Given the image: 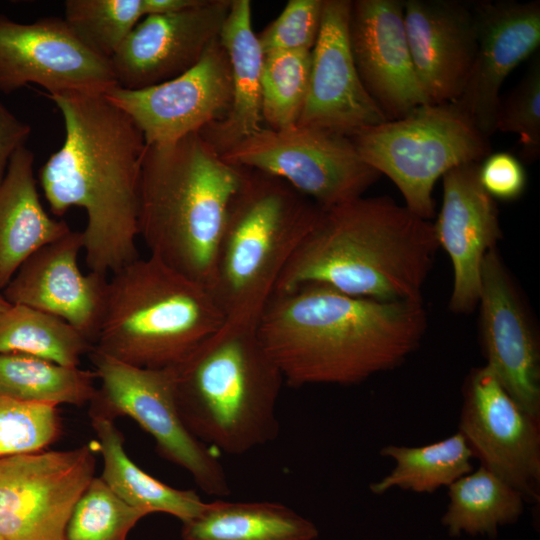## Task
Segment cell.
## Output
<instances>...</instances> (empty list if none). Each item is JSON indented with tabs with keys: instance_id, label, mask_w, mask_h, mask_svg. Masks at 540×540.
Masks as SVG:
<instances>
[{
	"instance_id": "1",
	"label": "cell",
	"mask_w": 540,
	"mask_h": 540,
	"mask_svg": "<svg viewBox=\"0 0 540 540\" xmlns=\"http://www.w3.org/2000/svg\"><path fill=\"white\" fill-rule=\"evenodd\" d=\"M426 328L423 299L378 301L321 284L274 292L256 324L293 387L353 385L393 370L418 348Z\"/></svg>"
},
{
	"instance_id": "2",
	"label": "cell",
	"mask_w": 540,
	"mask_h": 540,
	"mask_svg": "<svg viewBox=\"0 0 540 540\" xmlns=\"http://www.w3.org/2000/svg\"><path fill=\"white\" fill-rule=\"evenodd\" d=\"M62 114L65 138L39 170L50 211L83 208L85 260L113 274L139 258V180L146 142L133 120L101 93L46 94Z\"/></svg>"
},
{
	"instance_id": "3",
	"label": "cell",
	"mask_w": 540,
	"mask_h": 540,
	"mask_svg": "<svg viewBox=\"0 0 540 540\" xmlns=\"http://www.w3.org/2000/svg\"><path fill=\"white\" fill-rule=\"evenodd\" d=\"M439 248L434 225L388 196L321 210L274 292L321 284L378 301L422 299Z\"/></svg>"
},
{
	"instance_id": "4",
	"label": "cell",
	"mask_w": 540,
	"mask_h": 540,
	"mask_svg": "<svg viewBox=\"0 0 540 540\" xmlns=\"http://www.w3.org/2000/svg\"><path fill=\"white\" fill-rule=\"evenodd\" d=\"M244 175L199 132L147 145L138 231L150 255L210 289L227 213Z\"/></svg>"
},
{
	"instance_id": "5",
	"label": "cell",
	"mask_w": 540,
	"mask_h": 540,
	"mask_svg": "<svg viewBox=\"0 0 540 540\" xmlns=\"http://www.w3.org/2000/svg\"><path fill=\"white\" fill-rule=\"evenodd\" d=\"M171 368L181 418L205 445L240 456L279 434L284 379L256 325L224 324Z\"/></svg>"
},
{
	"instance_id": "6",
	"label": "cell",
	"mask_w": 540,
	"mask_h": 540,
	"mask_svg": "<svg viewBox=\"0 0 540 540\" xmlns=\"http://www.w3.org/2000/svg\"><path fill=\"white\" fill-rule=\"evenodd\" d=\"M226 317L212 291L149 255L108 279L93 349L151 369L181 363Z\"/></svg>"
},
{
	"instance_id": "7",
	"label": "cell",
	"mask_w": 540,
	"mask_h": 540,
	"mask_svg": "<svg viewBox=\"0 0 540 540\" xmlns=\"http://www.w3.org/2000/svg\"><path fill=\"white\" fill-rule=\"evenodd\" d=\"M245 169L217 247L211 291L229 325H256L322 208L284 181Z\"/></svg>"
},
{
	"instance_id": "8",
	"label": "cell",
	"mask_w": 540,
	"mask_h": 540,
	"mask_svg": "<svg viewBox=\"0 0 540 540\" xmlns=\"http://www.w3.org/2000/svg\"><path fill=\"white\" fill-rule=\"evenodd\" d=\"M351 139L361 158L396 185L404 206L426 220L435 212L437 180L491 152L489 138L456 102L420 105Z\"/></svg>"
},
{
	"instance_id": "9",
	"label": "cell",
	"mask_w": 540,
	"mask_h": 540,
	"mask_svg": "<svg viewBox=\"0 0 540 540\" xmlns=\"http://www.w3.org/2000/svg\"><path fill=\"white\" fill-rule=\"evenodd\" d=\"M89 358L100 387L89 405V417L133 419L155 441L157 453L193 478L210 496L231 492L225 470L211 449L184 424L178 410L172 368H142L93 348Z\"/></svg>"
},
{
	"instance_id": "10",
	"label": "cell",
	"mask_w": 540,
	"mask_h": 540,
	"mask_svg": "<svg viewBox=\"0 0 540 540\" xmlns=\"http://www.w3.org/2000/svg\"><path fill=\"white\" fill-rule=\"evenodd\" d=\"M221 156L284 181L323 209L362 197L381 176L351 138L298 124L263 127Z\"/></svg>"
},
{
	"instance_id": "11",
	"label": "cell",
	"mask_w": 540,
	"mask_h": 540,
	"mask_svg": "<svg viewBox=\"0 0 540 540\" xmlns=\"http://www.w3.org/2000/svg\"><path fill=\"white\" fill-rule=\"evenodd\" d=\"M95 466L94 443L0 458L2 540H66L68 520Z\"/></svg>"
},
{
	"instance_id": "12",
	"label": "cell",
	"mask_w": 540,
	"mask_h": 540,
	"mask_svg": "<svg viewBox=\"0 0 540 540\" xmlns=\"http://www.w3.org/2000/svg\"><path fill=\"white\" fill-rule=\"evenodd\" d=\"M458 432L482 467L539 503L540 418L525 412L486 365L464 382Z\"/></svg>"
},
{
	"instance_id": "13",
	"label": "cell",
	"mask_w": 540,
	"mask_h": 540,
	"mask_svg": "<svg viewBox=\"0 0 540 540\" xmlns=\"http://www.w3.org/2000/svg\"><path fill=\"white\" fill-rule=\"evenodd\" d=\"M31 83L49 95L105 94L118 86L110 60L90 50L64 19L24 24L0 14V92Z\"/></svg>"
},
{
	"instance_id": "14",
	"label": "cell",
	"mask_w": 540,
	"mask_h": 540,
	"mask_svg": "<svg viewBox=\"0 0 540 540\" xmlns=\"http://www.w3.org/2000/svg\"><path fill=\"white\" fill-rule=\"evenodd\" d=\"M231 90L230 63L218 37L179 76L141 89L115 86L105 96L133 120L146 145H160L222 119L230 106Z\"/></svg>"
},
{
	"instance_id": "15",
	"label": "cell",
	"mask_w": 540,
	"mask_h": 540,
	"mask_svg": "<svg viewBox=\"0 0 540 540\" xmlns=\"http://www.w3.org/2000/svg\"><path fill=\"white\" fill-rule=\"evenodd\" d=\"M351 1L324 0L298 125L353 137L387 121L364 87L349 41Z\"/></svg>"
},
{
	"instance_id": "16",
	"label": "cell",
	"mask_w": 540,
	"mask_h": 540,
	"mask_svg": "<svg viewBox=\"0 0 540 540\" xmlns=\"http://www.w3.org/2000/svg\"><path fill=\"white\" fill-rule=\"evenodd\" d=\"M232 0H203L176 13L147 15L110 59L117 85L141 89L193 67L219 37Z\"/></svg>"
},
{
	"instance_id": "17",
	"label": "cell",
	"mask_w": 540,
	"mask_h": 540,
	"mask_svg": "<svg viewBox=\"0 0 540 540\" xmlns=\"http://www.w3.org/2000/svg\"><path fill=\"white\" fill-rule=\"evenodd\" d=\"M478 304L486 366L525 412L540 418L539 343L496 248L483 260Z\"/></svg>"
},
{
	"instance_id": "18",
	"label": "cell",
	"mask_w": 540,
	"mask_h": 540,
	"mask_svg": "<svg viewBox=\"0 0 540 540\" xmlns=\"http://www.w3.org/2000/svg\"><path fill=\"white\" fill-rule=\"evenodd\" d=\"M349 41L360 79L387 120L429 103L413 65L403 0L351 1Z\"/></svg>"
},
{
	"instance_id": "19",
	"label": "cell",
	"mask_w": 540,
	"mask_h": 540,
	"mask_svg": "<svg viewBox=\"0 0 540 540\" xmlns=\"http://www.w3.org/2000/svg\"><path fill=\"white\" fill-rule=\"evenodd\" d=\"M81 250L82 233L71 230L26 259L1 294L10 304L26 305L66 321L93 345L104 311L108 278L81 271Z\"/></svg>"
},
{
	"instance_id": "20",
	"label": "cell",
	"mask_w": 540,
	"mask_h": 540,
	"mask_svg": "<svg viewBox=\"0 0 540 540\" xmlns=\"http://www.w3.org/2000/svg\"><path fill=\"white\" fill-rule=\"evenodd\" d=\"M472 7L477 49L468 82L456 103L489 138L495 133L504 80L539 47L540 2L486 0Z\"/></svg>"
},
{
	"instance_id": "21",
	"label": "cell",
	"mask_w": 540,
	"mask_h": 540,
	"mask_svg": "<svg viewBox=\"0 0 540 540\" xmlns=\"http://www.w3.org/2000/svg\"><path fill=\"white\" fill-rule=\"evenodd\" d=\"M478 165H461L442 177V207L433 223L438 245L452 263L449 308L456 313L478 305L484 257L502 237L499 211L480 184Z\"/></svg>"
},
{
	"instance_id": "22",
	"label": "cell",
	"mask_w": 540,
	"mask_h": 540,
	"mask_svg": "<svg viewBox=\"0 0 540 540\" xmlns=\"http://www.w3.org/2000/svg\"><path fill=\"white\" fill-rule=\"evenodd\" d=\"M403 11L413 65L428 102H456L468 82L477 49L472 4L405 0Z\"/></svg>"
},
{
	"instance_id": "23",
	"label": "cell",
	"mask_w": 540,
	"mask_h": 540,
	"mask_svg": "<svg viewBox=\"0 0 540 540\" xmlns=\"http://www.w3.org/2000/svg\"><path fill=\"white\" fill-rule=\"evenodd\" d=\"M251 2L232 0L219 34L231 69V102L225 116L199 133L220 154L260 131L264 53L252 29Z\"/></svg>"
},
{
	"instance_id": "24",
	"label": "cell",
	"mask_w": 540,
	"mask_h": 540,
	"mask_svg": "<svg viewBox=\"0 0 540 540\" xmlns=\"http://www.w3.org/2000/svg\"><path fill=\"white\" fill-rule=\"evenodd\" d=\"M33 164L31 150L20 147L0 183V292L26 259L71 231L65 221L45 211Z\"/></svg>"
},
{
	"instance_id": "25",
	"label": "cell",
	"mask_w": 540,
	"mask_h": 540,
	"mask_svg": "<svg viewBox=\"0 0 540 540\" xmlns=\"http://www.w3.org/2000/svg\"><path fill=\"white\" fill-rule=\"evenodd\" d=\"M90 420L103 458L101 478L118 497L145 515L167 513L181 522L199 515L206 502L195 491L171 487L137 466L126 453L114 420L97 416Z\"/></svg>"
},
{
	"instance_id": "26",
	"label": "cell",
	"mask_w": 540,
	"mask_h": 540,
	"mask_svg": "<svg viewBox=\"0 0 540 540\" xmlns=\"http://www.w3.org/2000/svg\"><path fill=\"white\" fill-rule=\"evenodd\" d=\"M316 525L286 505L270 501L205 503L182 522V540H316Z\"/></svg>"
},
{
	"instance_id": "27",
	"label": "cell",
	"mask_w": 540,
	"mask_h": 540,
	"mask_svg": "<svg viewBox=\"0 0 540 540\" xmlns=\"http://www.w3.org/2000/svg\"><path fill=\"white\" fill-rule=\"evenodd\" d=\"M448 498L441 522L454 537H495L500 526L519 519L526 502L517 489L482 466L452 483Z\"/></svg>"
},
{
	"instance_id": "28",
	"label": "cell",
	"mask_w": 540,
	"mask_h": 540,
	"mask_svg": "<svg viewBox=\"0 0 540 540\" xmlns=\"http://www.w3.org/2000/svg\"><path fill=\"white\" fill-rule=\"evenodd\" d=\"M380 455L392 459L395 466L382 479L370 484L369 489L375 495L394 488L433 493L473 471V454L459 432L423 446L387 445L381 448Z\"/></svg>"
},
{
	"instance_id": "29",
	"label": "cell",
	"mask_w": 540,
	"mask_h": 540,
	"mask_svg": "<svg viewBox=\"0 0 540 540\" xmlns=\"http://www.w3.org/2000/svg\"><path fill=\"white\" fill-rule=\"evenodd\" d=\"M94 371L25 354L0 353V396L83 406L96 393Z\"/></svg>"
},
{
	"instance_id": "30",
	"label": "cell",
	"mask_w": 540,
	"mask_h": 540,
	"mask_svg": "<svg viewBox=\"0 0 540 540\" xmlns=\"http://www.w3.org/2000/svg\"><path fill=\"white\" fill-rule=\"evenodd\" d=\"M92 343L66 321L35 308L10 304L0 311V353L39 357L79 367Z\"/></svg>"
},
{
	"instance_id": "31",
	"label": "cell",
	"mask_w": 540,
	"mask_h": 540,
	"mask_svg": "<svg viewBox=\"0 0 540 540\" xmlns=\"http://www.w3.org/2000/svg\"><path fill=\"white\" fill-rule=\"evenodd\" d=\"M311 51H283L264 55L262 117L269 129L298 123L309 88Z\"/></svg>"
},
{
	"instance_id": "32",
	"label": "cell",
	"mask_w": 540,
	"mask_h": 540,
	"mask_svg": "<svg viewBox=\"0 0 540 540\" xmlns=\"http://www.w3.org/2000/svg\"><path fill=\"white\" fill-rule=\"evenodd\" d=\"M145 17L142 0H68L64 20L94 53L110 60Z\"/></svg>"
},
{
	"instance_id": "33",
	"label": "cell",
	"mask_w": 540,
	"mask_h": 540,
	"mask_svg": "<svg viewBox=\"0 0 540 540\" xmlns=\"http://www.w3.org/2000/svg\"><path fill=\"white\" fill-rule=\"evenodd\" d=\"M146 515L118 497L101 477H94L68 520L66 540H126Z\"/></svg>"
},
{
	"instance_id": "34",
	"label": "cell",
	"mask_w": 540,
	"mask_h": 540,
	"mask_svg": "<svg viewBox=\"0 0 540 540\" xmlns=\"http://www.w3.org/2000/svg\"><path fill=\"white\" fill-rule=\"evenodd\" d=\"M59 405L0 396V458L45 450L62 432Z\"/></svg>"
},
{
	"instance_id": "35",
	"label": "cell",
	"mask_w": 540,
	"mask_h": 540,
	"mask_svg": "<svg viewBox=\"0 0 540 540\" xmlns=\"http://www.w3.org/2000/svg\"><path fill=\"white\" fill-rule=\"evenodd\" d=\"M518 136L520 153L527 161L540 155V57L533 59L529 69L510 94L499 102L495 132Z\"/></svg>"
},
{
	"instance_id": "36",
	"label": "cell",
	"mask_w": 540,
	"mask_h": 540,
	"mask_svg": "<svg viewBox=\"0 0 540 540\" xmlns=\"http://www.w3.org/2000/svg\"><path fill=\"white\" fill-rule=\"evenodd\" d=\"M324 0H289L280 15L257 35L264 55L312 51L321 26Z\"/></svg>"
},
{
	"instance_id": "37",
	"label": "cell",
	"mask_w": 540,
	"mask_h": 540,
	"mask_svg": "<svg viewBox=\"0 0 540 540\" xmlns=\"http://www.w3.org/2000/svg\"><path fill=\"white\" fill-rule=\"evenodd\" d=\"M478 178L493 198L511 201L525 191L527 175L521 161L507 152L489 154L478 165Z\"/></svg>"
},
{
	"instance_id": "38",
	"label": "cell",
	"mask_w": 540,
	"mask_h": 540,
	"mask_svg": "<svg viewBox=\"0 0 540 540\" xmlns=\"http://www.w3.org/2000/svg\"><path fill=\"white\" fill-rule=\"evenodd\" d=\"M30 133V125L0 102V183L12 156L20 147L25 146Z\"/></svg>"
},
{
	"instance_id": "39",
	"label": "cell",
	"mask_w": 540,
	"mask_h": 540,
	"mask_svg": "<svg viewBox=\"0 0 540 540\" xmlns=\"http://www.w3.org/2000/svg\"><path fill=\"white\" fill-rule=\"evenodd\" d=\"M203 0H142L145 16L176 13L200 5Z\"/></svg>"
},
{
	"instance_id": "40",
	"label": "cell",
	"mask_w": 540,
	"mask_h": 540,
	"mask_svg": "<svg viewBox=\"0 0 540 540\" xmlns=\"http://www.w3.org/2000/svg\"><path fill=\"white\" fill-rule=\"evenodd\" d=\"M10 306V303H8L3 295L0 292V311L8 308Z\"/></svg>"
},
{
	"instance_id": "41",
	"label": "cell",
	"mask_w": 540,
	"mask_h": 540,
	"mask_svg": "<svg viewBox=\"0 0 540 540\" xmlns=\"http://www.w3.org/2000/svg\"><path fill=\"white\" fill-rule=\"evenodd\" d=\"M0 540H2V538L0 537Z\"/></svg>"
}]
</instances>
